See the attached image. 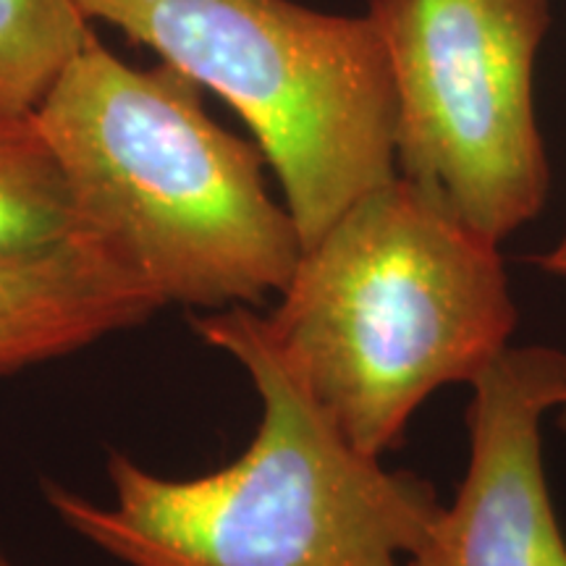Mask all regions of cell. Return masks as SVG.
Instances as JSON below:
<instances>
[{
	"label": "cell",
	"instance_id": "obj_8",
	"mask_svg": "<svg viewBox=\"0 0 566 566\" xmlns=\"http://www.w3.org/2000/svg\"><path fill=\"white\" fill-rule=\"evenodd\" d=\"M80 231L59 160L34 113H0V254Z\"/></svg>",
	"mask_w": 566,
	"mask_h": 566
},
{
	"label": "cell",
	"instance_id": "obj_2",
	"mask_svg": "<svg viewBox=\"0 0 566 566\" xmlns=\"http://www.w3.org/2000/svg\"><path fill=\"white\" fill-rule=\"evenodd\" d=\"M80 231L168 304L254 307L292 279L302 239L263 179L265 155L160 61L137 69L92 34L34 111Z\"/></svg>",
	"mask_w": 566,
	"mask_h": 566
},
{
	"label": "cell",
	"instance_id": "obj_6",
	"mask_svg": "<svg viewBox=\"0 0 566 566\" xmlns=\"http://www.w3.org/2000/svg\"><path fill=\"white\" fill-rule=\"evenodd\" d=\"M472 391L467 475L407 566H566L541 430L566 396V354L506 346Z\"/></svg>",
	"mask_w": 566,
	"mask_h": 566
},
{
	"label": "cell",
	"instance_id": "obj_9",
	"mask_svg": "<svg viewBox=\"0 0 566 566\" xmlns=\"http://www.w3.org/2000/svg\"><path fill=\"white\" fill-rule=\"evenodd\" d=\"M80 0H0V113H34L92 38Z\"/></svg>",
	"mask_w": 566,
	"mask_h": 566
},
{
	"label": "cell",
	"instance_id": "obj_11",
	"mask_svg": "<svg viewBox=\"0 0 566 566\" xmlns=\"http://www.w3.org/2000/svg\"><path fill=\"white\" fill-rule=\"evenodd\" d=\"M554 412H556V422H558V428H564V430H566V396L562 399V405H558V407L554 409Z\"/></svg>",
	"mask_w": 566,
	"mask_h": 566
},
{
	"label": "cell",
	"instance_id": "obj_4",
	"mask_svg": "<svg viewBox=\"0 0 566 566\" xmlns=\"http://www.w3.org/2000/svg\"><path fill=\"white\" fill-rule=\"evenodd\" d=\"M223 97L279 176L302 250L396 176V95L370 17L294 0H80Z\"/></svg>",
	"mask_w": 566,
	"mask_h": 566
},
{
	"label": "cell",
	"instance_id": "obj_1",
	"mask_svg": "<svg viewBox=\"0 0 566 566\" xmlns=\"http://www.w3.org/2000/svg\"><path fill=\"white\" fill-rule=\"evenodd\" d=\"M192 328L250 375L252 443L184 480L113 454L111 504L48 485L63 525L126 566H405L441 509L430 483L354 449L252 307L197 313Z\"/></svg>",
	"mask_w": 566,
	"mask_h": 566
},
{
	"label": "cell",
	"instance_id": "obj_10",
	"mask_svg": "<svg viewBox=\"0 0 566 566\" xmlns=\"http://www.w3.org/2000/svg\"><path fill=\"white\" fill-rule=\"evenodd\" d=\"M537 263L543 265V271L554 273V275H558V279L566 281V233H564L562 242L554 247V250L537 258Z\"/></svg>",
	"mask_w": 566,
	"mask_h": 566
},
{
	"label": "cell",
	"instance_id": "obj_3",
	"mask_svg": "<svg viewBox=\"0 0 566 566\" xmlns=\"http://www.w3.org/2000/svg\"><path fill=\"white\" fill-rule=\"evenodd\" d=\"M501 244L394 176L304 247L265 317L275 349L354 449L380 459L430 394L509 346Z\"/></svg>",
	"mask_w": 566,
	"mask_h": 566
},
{
	"label": "cell",
	"instance_id": "obj_12",
	"mask_svg": "<svg viewBox=\"0 0 566 566\" xmlns=\"http://www.w3.org/2000/svg\"><path fill=\"white\" fill-rule=\"evenodd\" d=\"M0 566H17V564L11 562L9 556H6V551H3V548H0Z\"/></svg>",
	"mask_w": 566,
	"mask_h": 566
},
{
	"label": "cell",
	"instance_id": "obj_5",
	"mask_svg": "<svg viewBox=\"0 0 566 566\" xmlns=\"http://www.w3.org/2000/svg\"><path fill=\"white\" fill-rule=\"evenodd\" d=\"M396 95V176L501 244L548 200L535 59L548 0H370Z\"/></svg>",
	"mask_w": 566,
	"mask_h": 566
},
{
	"label": "cell",
	"instance_id": "obj_7",
	"mask_svg": "<svg viewBox=\"0 0 566 566\" xmlns=\"http://www.w3.org/2000/svg\"><path fill=\"white\" fill-rule=\"evenodd\" d=\"M163 302L90 233L0 254V378L147 323Z\"/></svg>",
	"mask_w": 566,
	"mask_h": 566
}]
</instances>
